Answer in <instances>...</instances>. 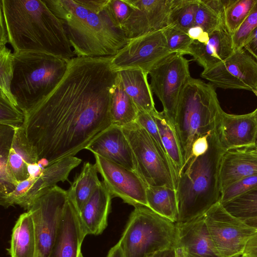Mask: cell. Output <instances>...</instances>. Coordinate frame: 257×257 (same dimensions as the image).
<instances>
[{
	"label": "cell",
	"instance_id": "10",
	"mask_svg": "<svg viewBox=\"0 0 257 257\" xmlns=\"http://www.w3.org/2000/svg\"><path fill=\"white\" fill-rule=\"evenodd\" d=\"M204 221L218 257L242 254L257 229L228 212L218 202L204 214Z\"/></svg>",
	"mask_w": 257,
	"mask_h": 257
},
{
	"label": "cell",
	"instance_id": "49",
	"mask_svg": "<svg viewBox=\"0 0 257 257\" xmlns=\"http://www.w3.org/2000/svg\"><path fill=\"white\" fill-rule=\"evenodd\" d=\"M106 257H124L123 251L118 242L110 249Z\"/></svg>",
	"mask_w": 257,
	"mask_h": 257
},
{
	"label": "cell",
	"instance_id": "22",
	"mask_svg": "<svg viewBox=\"0 0 257 257\" xmlns=\"http://www.w3.org/2000/svg\"><path fill=\"white\" fill-rule=\"evenodd\" d=\"M112 198L102 181L79 212L81 223L87 235H99L106 228Z\"/></svg>",
	"mask_w": 257,
	"mask_h": 257
},
{
	"label": "cell",
	"instance_id": "33",
	"mask_svg": "<svg viewBox=\"0 0 257 257\" xmlns=\"http://www.w3.org/2000/svg\"><path fill=\"white\" fill-rule=\"evenodd\" d=\"M221 203L228 212L242 220L256 216L257 188Z\"/></svg>",
	"mask_w": 257,
	"mask_h": 257
},
{
	"label": "cell",
	"instance_id": "32",
	"mask_svg": "<svg viewBox=\"0 0 257 257\" xmlns=\"http://www.w3.org/2000/svg\"><path fill=\"white\" fill-rule=\"evenodd\" d=\"M199 0H173L170 25H175L187 32L195 25Z\"/></svg>",
	"mask_w": 257,
	"mask_h": 257
},
{
	"label": "cell",
	"instance_id": "31",
	"mask_svg": "<svg viewBox=\"0 0 257 257\" xmlns=\"http://www.w3.org/2000/svg\"><path fill=\"white\" fill-rule=\"evenodd\" d=\"M15 130L14 127L0 124V196L13 192L18 184L11 177L8 166Z\"/></svg>",
	"mask_w": 257,
	"mask_h": 257
},
{
	"label": "cell",
	"instance_id": "36",
	"mask_svg": "<svg viewBox=\"0 0 257 257\" xmlns=\"http://www.w3.org/2000/svg\"><path fill=\"white\" fill-rule=\"evenodd\" d=\"M163 31L168 47L173 53L182 55L188 54L193 40L186 32L172 24L165 28Z\"/></svg>",
	"mask_w": 257,
	"mask_h": 257
},
{
	"label": "cell",
	"instance_id": "24",
	"mask_svg": "<svg viewBox=\"0 0 257 257\" xmlns=\"http://www.w3.org/2000/svg\"><path fill=\"white\" fill-rule=\"evenodd\" d=\"M116 72L125 91L138 110L152 113L157 110L148 80V72L139 69H123Z\"/></svg>",
	"mask_w": 257,
	"mask_h": 257
},
{
	"label": "cell",
	"instance_id": "52",
	"mask_svg": "<svg viewBox=\"0 0 257 257\" xmlns=\"http://www.w3.org/2000/svg\"><path fill=\"white\" fill-rule=\"evenodd\" d=\"M38 165L42 168H46L49 166V162L45 158L40 159L38 162Z\"/></svg>",
	"mask_w": 257,
	"mask_h": 257
},
{
	"label": "cell",
	"instance_id": "6",
	"mask_svg": "<svg viewBox=\"0 0 257 257\" xmlns=\"http://www.w3.org/2000/svg\"><path fill=\"white\" fill-rule=\"evenodd\" d=\"M222 110L214 86L191 77L183 91L175 121L184 168L191 159L193 143L212 132L218 125Z\"/></svg>",
	"mask_w": 257,
	"mask_h": 257
},
{
	"label": "cell",
	"instance_id": "34",
	"mask_svg": "<svg viewBox=\"0 0 257 257\" xmlns=\"http://www.w3.org/2000/svg\"><path fill=\"white\" fill-rule=\"evenodd\" d=\"M256 0H231L225 14L224 24L232 35L247 17Z\"/></svg>",
	"mask_w": 257,
	"mask_h": 257
},
{
	"label": "cell",
	"instance_id": "29",
	"mask_svg": "<svg viewBox=\"0 0 257 257\" xmlns=\"http://www.w3.org/2000/svg\"><path fill=\"white\" fill-rule=\"evenodd\" d=\"M138 109L125 91L117 72L113 87L110 104L112 124L123 126L136 121Z\"/></svg>",
	"mask_w": 257,
	"mask_h": 257
},
{
	"label": "cell",
	"instance_id": "5",
	"mask_svg": "<svg viewBox=\"0 0 257 257\" xmlns=\"http://www.w3.org/2000/svg\"><path fill=\"white\" fill-rule=\"evenodd\" d=\"M69 60L42 52L13 53L11 91L24 113L54 89L65 75Z\"/></svg>",
	"mask_w": 257,
	"mask_h": 257
},
{
	"label": "cell",
	"instance_id": "35",
	"mask_svg": "<svg viewBox=\"0 0 257 257\" xmlns=\"http://www.w3.org/2000/svg\"><path fill=\"white\" fill-rule=\"evenodd\" d=\"M1 97L7 99L18 106L11 91L13 75V53L7 45H0Z\"/></svg>",
	"mask_w": 257,
	"mask_h": 257
},
{
	"label": "cell",
	"instance_id": "47",
	"mask_svg": "<svg viewBox=\"0 0 257 257\" xmlns=\"http://www.w3.org/2000/svg\"><path fill=\"white\" fill-rule=\"evenodd\" d=\"M242 254L246 257H257V232L248 241Z\"/></svg>",
	"mask_w": 257,
	"mask_h": 257
},
{
	"label": "cell",
	"instance_id": "42",
	"mask_svg": "<svg viewBox=\"0 0 257 257\" xmlns=\"http://www.w3.org/2000/svg\"><path fill=\"white\" fill-rule=\"evenodd\" d=\"M108 7L115 21L121 29L132 11L128 0H109Z\"/></svg>",
	"mask_w": 257,
	"mask_h": 257
},
{
	"label": "cell",
	"instance_id": "18",
	"mask_svg": "<svg viewBox=\"0 0 257 257\" xmlns=\"http://www.w3.org/2000/svg\"><path fill=\"white\" fill-rule=\"evenodd\" d=\"M218 133L225 151L254 147L257 137V120L253 112L241 115L228 114L221 111Z\"/></svg>",
	"mask_w": 257,
	"mask_h": 257
},
{
	"label": "cell",
	"instance_id": "3",
	"mask_svg": "<svg viewBox=\"0 0 257 257\" xmlns=\"http://www.w3.org/2000/svg\"><path fill=\"white\" fill-rule=\"evenodd\" d=\"M44 1L62 23L76 57L113 56L129 41L110 13L108 2L94 11L76 0Z\"/></svg>",
	"mask_w": 257,
	"mask_h": 257
},
{
	"label": "cell",
	"instance_id": "17",
	"mask_svg": "<svg viewBox=\"0 0 257 257\" xmlns=\"http://www.w3.org/2000/svg\"><path fill=\"white\" fill-rule=\"evenodd\" d=\"M85 149L138 174L132 149L120 126L111 124L100 133Z\"/></svg>",
	"mask_w": 257,
	"mask_h": 257
},
{
	"label": "cell",
	"instance_id": "16",
	"mask_svg": "<svg viewBox=\"0 0 257 257\" xmlns=\"http://www.w3.org/2000/svg\"><path fill=\"white\" fill-rule=\"evenodd\" d=\"M204 214L187 222L176 223L173 246L176 257H218L205 223Z\"/></svg>",
	"mask_w": 257,
	"mask_h": 257
},
{
	"label": "cell",
	"instance_id": "7",
	"mask_svg": "<svg viewBox=\"0 0 257 257\" xmlns=\"http://www.w3.org/2000/svg\"><path fill=\"white\" fill-rule=\"evenodd\" d=\"M176 223L145 206L132 211L118 241L124 257H151L174 246Z\"/></svg>",
	"mask_w": 257,
	"mask_h": 257
},
{
	"label": "cell",
	"instance_id": "2",
	"mask_svg": "<svg viewBox=\"0 0 257 257\" xmlns=\"http://www.w3.org/2000/svg\"><path fill=\"white\" fill-rule=\"evenodd\" d=\"M0 19L13 53L42 52L68 60L76 57L62 23L44 0H1Z\"/></svg>",
	"mask_w": 257,
	"mask_h": 257
},
{
	"label": "cell",
	"instance_id": "26",
	"mask_svg": "<svg viewBox=\"0 0 257 257\" xmlns=\"http://www.w3.org/2000/svg\"><path fill=\"white\" fill-rule=\"evenodd\" d=\"M11 257H38V245L32 217L28 211L19 216L12 230Z\"/></svg>",
	"mask_w": 257,
	"mask_h": 257
},
{
	"label": "cell",
	"instance_id": "28",
	"mask_svg": "<svg viewBox=\"0 0 257 257\" xmlns=\"http://www.w3.org/2000/svg\"><path fill=\"white\" fill-rule=\"evenodd\" d=\"M98 173L95 164L88 162L85 163L81 172L67 190L68 195L78 212L101 183L102 181L99 180Z\"/></svg>",
	"mask_w": 257,
	"mask_h": 257
},
{
	"label": "cell",
	"instance_id": "14",
	"mask_svg": "<svg viewBox=\"0 0 257 257\" xmlns=\"http://www.w3.org/2000/svg\"><path fill=\"white\" fill-rule=\"evenodd\" d=\"M94 156L98 172L112 198L119 197L134 207H148V185L137 172L99 155Z\"/></svg>",
	"mask_w": 257,
	"mask_h": 257
},
{
	"label": "cell",
	"instance_id": "27",
	"mask_svg": "<svg viewBox=\"0 0 257 257\" xmlns=\"http://www.w3.org/2000/svg\"><path fill=\"white\" fill-rule=\"evenodd\" d=\"M157 123L161 140L172 165L177 181L184 169L181 146L175 126L164 112L157 110L152 112Z\"/></svg>",
	"mask_w": 257,
	"mask_h": 257
},
{
	"label": "cell",
	"instance_id": "4",
	"mask_svg": "<svg viewBox=\"0 0 257 257\" xmlns=\"http://www.w3.org/2000/svg\"><path fill=\"white\" fill-rule=\"evenodd\" d=\"M217 128L208 137V151L190 160L178 180L177 222H187L201 216L220 202L219 166L225 150L220 141Z\"/></svg>",
	"mask_w": 257,
	"mask_h": 257
},
{
	"label": "cell",
	"instance_id": "13",
	"mask_svg": "<svg viewBox=\"0 0 257 257\" xmlns=\"http://www.w3.org/2000/svg\"><path fill=\"white\" fill-rule=\"evenodd\" d=\"M201 76L214 86L247 90L257 96V62L243 48L235 50L224 61L203 70Z\"/></svg>",
	"mask_w": 257,
	"mask_h": 257
},
{
	"label": "cell",
	"instance_id": "12",
	"mask_svg": "<svg viewBox=\"0 0 257 257\" xmlns=\"http://www.w3.org/2000/svg\"><path fill=\"white\" fill-rule=\"evenodd\" d=\"M163 29L130 40L111 56L112 69L115 71L139 69L149 73L154 65L174 53L168 47Z\"/></svg>",
	"mask_w": 257,
	"mask_h": 257
},
{
	"label": "cell",
	"instance_id": "38",
	"mask_svg": "<svg viewBox=\"0 0 257 257\" xmlns=\"http://www.w3.org/2000/svg\"><path fill=\"white\" fill-rule=\"evenodd\" d=\"M25 119L24 113L6 98L0 97V124L17 128Z\"/></svg>",
	"mask_w": 257,
	"mask_h": 257
},
{
	"label": "cell",
	"instance_id": "39",
	"mask_svg": "<svg viewBox=\"0 0 257 257\" xmlns=\"http://www.w3.org/2000/svg\"><path fill=\"white\" fill-rule=\"evenodd\" d=\"M257 27V0L243 22L232 35L234 51L242 48L250 33Z\"/></svg>",
	"mask_w": 257,
	"mask_h": 257
},
{
	"label": "cell",
	"instance_id": "30",
	"mask_svg": "<svg viewBox=\"0 0 257 257\" xmlns=\"http://www.w3.org/2000/svg\"><path fill=\"white\" fill-rule=\"evenodd\" d=\"M148 207L157 214L176 223L178 208L176 190L166 186H148Z\"/></svg>",
	"mask_w": 257,
	"mask_h": 257
},
{
	"label": "cell",
	"instance_id": "50",
	"mask_svg": "<svg viewBox=\"0 0 257 257\" xmlns=\"http://www.w3.org/2000/svg\"><path fill=\"white\" fill-rule=\"evenodd\" d=\"M151 257H176L174 249L173 247L160 251Z\"/></svg>",
	"mask_w": 257,
	"mask_h": 257
},
{
	"label": "cell",
	"instance_id": "21",
	"mask_svg": "<svg viewBox=\"0 0 257 257\" xmlns=\"http://www.w3.org/2000/svg\"><path fill=\"white\" fill-rule=\"evenodd\" d=\"M82 160L75 156L62 159L44 169L43 173L36 178L31 188L16 205L28 210L34 202L59 182L68 180L72 170L76 168Z\"/></svg>",
	"mask_w": 257,
	"mask_h": 257
},
{
	"label": "cell",
	"instance_id": "15",
	"mask_svg": "<svg viewBox=\"0 0 257 257\" xmlns=\"http://www.w3.org/2000/svg\"><path fill=\"white\" fill-rule=\"evenodd\" d=\"M131 13L121 26L130 40L170 25L173 0H128Z\"/></svg>",
	"mask_w": 257,
	"mask_h": 257
},
{
	"label": "cell",
	"instance_id": "41",
	"mask_svg": "<svg viewBox=\"0 0 257 257\" xmlns=\"http://www.w3.org/2000/svg\"><path fill=\"white\" fill-rule=\"evenodd\" d=\"M136 121L148 132L157 144L161 152L168 158L164 148L157 123L152 113L138 110Z\"/></svg>",
	"mask_w": 257,
	"mask_h": 257
},
{
	"label": "cell",
	"instance_id": "54",
	"mask_svg": "<svg viewBox=\"0 0 257 257\" xmlns=\"http://www.w3.org/2000/svg\"><path fill=\"white\" fill-rule=\"evenodd\" d=\"M234 257H246V256H244L243 254H240L237 255Z\"/></svg>",
	"mask_w": 257,
	"mask_h": 257
},
{
	"label": "cell",
	"instance_id": "55",
	"mask_svg": "<svg viewBox=\"0 0 257 257\" xmlns=\"http://www.w3.org/2000/svg\"><path fill=\"white\" fill-rule=\"evenodd\" d=\"M253 148H257V137H256V141H255V145H254V147H253Z\"/></svg>",
	"mask_w": 257,
	"mask_h": 257
},
{
	"label": "cell",
	"instance_id": "56",
	"mask_svg": "<svg viewBox=\"0 0 257 257\" xmlns=\"http://www.w3.org/2000/svg\"><path fill=\"white\" fill-rule=\"evenodd\" d=\"M79 257H83V255H82V254L81 252L80 253L79 255Z\"/></svg>",
	"mask_w": 257,
	"mask_h": 257
},
{
	"label": "cell",
	"instance_id": "1",
	"mask_svg": "<svg viewBox=\"0 0 257 257\" xmlns=\"http://www.w3.org/2000/svg\"><path fill=\"white\" fill-rule=\"evenodd\" d=\"M111 60V56L72 58L54 89L24 113L22 127L39 159H46L50 166L75 156L112 124L117 72Z\"/></svg>",
	"mask_w": 257,
	"mask_h": 257
},
{
	"label": "cell",
	"instance_id": "46",
	"mask_svg": "<svg viewBox=\"0 0 257 257\" xmlns=\"http://www.w3.org/2000/svg\"><path fill=\"white\" fill-rule=\"evenodd\" d=\"M187 33L193 41H197L201 43H207L209 38V34L205 32L201 27L197 26L189 29Z\"/></svg>",
	"mask_w": 257,
	"mask_h": 257
},
{
	"label": "cell",
	"instance_id": "8",
	"mask_svg": "<svg viewBox=\"0 0 257 257\" xmlns=\"http://www.w3.org/2000/svg\"><path fill=\"white\" fill-rule=\"evenodd\" d=\"M121 127L132 149L138 174L146 184L176 190L171 163L148 132L136 121Z\"/></svg>",
	"mask_w": 257,
	"mask_h": 257
},
{
	"label": "cell",
	"instance_id": "40",
	"mask_svg": "<svg viewBox=\"0 0 257 257\" xmlns=\"http://www.w3.org/2000/svg\"><path fill=\"white\" fill-rule=\"evenodd\" d=\"M256 188L257 174L244 178L227 188L221 193L220 202L228 201Z\"/></svg>",
	"mask_w": 257,
	"mask_h": 257
},
{
	"label": "cell",
	"instance_id": "53",
	"mask_svg": "<svg viewBox=\"0 0 257 257\" xmlns=\"http://www.w3.org/2000/svg\"><path fill=\"white\" fill-rule=\"evenodd\" d=\"M253 112L254 113L255 118H256V120H257V108L255 109V110L253 111Z\"/></svg>",
	"mask_w": 257,
	"mask_h": 257
},
{
	"label": "cell",
	"instance_id": "48",
	"mask_svg": "<svg viewBox=\"0 0 257 257\" xmlns=\"http://www.w3.org/2000/svg\"><path fill=\"white\" fill-rule=\"evenodd\" d=\"M45 168H41L38 163L29 164L27 170L29 177L32 178H38L43 173Z\"/></svg>",
	"mask_w": 257,
	"mask_h": 257
},
{
	"label": "cell",
	"instance_id": "19",
	"mask_svg": "<svg viewBox=\"0 0 257 257\" xmlns=\"http://www.w3.org/2000/svg\"><path fill=\"white\" fill-rule=\"evenodd\" d=\"M87 235L74 204L68 195L54 243L48 257H79Z\"/></svg>",
	"mask_w": 257,
	"mask_h": 257
},
{
	"label": "cell",
	"instance_id": "9",
	"mask_svg": "<svg viewBox=\"0 0 257 257\" xmlns=\"http://www.w3.org/2000/svg\"><path fill=\"white\" fill-rule=\"evenodd\" d=\"M149 75L153 93L161 102L163 111L175 126L181 95L191 77L188 60L182 55L172 53L154 65Z\"/></svg>",
	"mask_w": 257,
	"mask_h": 257
},
{
	"label": "cell",
	"instance_id": "25",
	"mask_svg": "<svg viewBox=\"0 0 257 257\" xmlns=\"http://www.w3.org/2000/svg\"><path fill=\"white\" fill-rule=\"evenodd\" d=\"M39 158L29 144L21 126L16 128L9 159L8 169L12 179L18 184L29 177L27 167L37 163Z\"/></svg>",
	"mask_w": 257,
	"mask_h": 257
},
{
	"label": "cell",
	"instance_id": "11",
	"mask_svg": "<svg viewBox=\"0 0 257 257\" xmlns=\"http://www.w3.org/2000/svg\"><path fill=\"white\" fill-rule=\"evenodd\" d=\"M68 193L56 185L38 198L28 210L35 226L38 257H48L68 200Z\"/></svg>",
	"mask_w": 257,
	"mask_h": 257
},
{
	"label": "cell",
	"instance_id": "23",
	"mask_svg": "<svg viewBox=\"0 0 257 257\" xmlns=\"http://www.w3.org/2000/svg\"><path fill=\"white\" fill-rule=\"evenodd\" d=\"M257 174V156L245 150L225 151L219 166L221 194L227 188L240 180Z\"/></svg>",
	"mask_w": 257,
	"mask_h": 257
},
{
	"label": "cell",
	"instance_id": "45",
	"mask_svg": "<svg viewBox=\"0 0 257 257\" xmlns=\"http://www.w3.org/2000/svg\"><path fill=\"white\" fill-rule=\"evenodd\" d=\"M242 48L257 62V27L250 33Z\"/></svg>",
	"mask_w": 257,
	"mask_h": 257
},
{
	"label": "cell",
	"instance_id": "44",
	"mask_svg": "<svg viewBox=\"0 0 257 257\" xmlns=\"http://www.w3.org/2000/svg\"><path fill=\"white\" fill-rule=\"evenodd\" d=\"M231 1L204 0V2L217 14L224 24L225 11Z\"/></svg>",
	"mask_w": 257,
	"mask_h": 257
},
{
	"label": "cell",
	"instance_id": "37",
	"mask_svg": "<svg viewBox=\"0 0 257 257\" xmlns=\"http://www.w3.org/2000/svg\"><path fill=\"white\" fill-rule=\"evenodd\" d=\"M222 25L224 24L220 18L204 0H199L194 26L201 27L205 32L210 34Z\"/></svg>",
	"mask_w": 257,
	"mask_h": 257
},
{
	"label": "cell",
	"instance_id": "51",
	"mask_svg": "<svg viewBox=\"0 0 257 257\" xmlns=\"http://www.w3.org/2000/svg\"><path fill=\"white\" fill-rule=\"evenodd\" d=\"M242 220L248 225L257 229V216Z\"/></svg>",
	"mask_w": 257,
	"mask_h": 257
},
{
	"label": "cell",
	"instance_id": "20",
	"mask_svg": "<svg viewBox=\"0 0 257 257\" xmlns=\"http://www.w3.org/2000/svg\"><path fill=\"white\" fill-rule=\"evenodd\" d=\"M206 43L193 41L188 54L203 68L209 69L228 58L234 51L232 35L222 25L209 34Z\"/></svg>",
	"mask_w": 257,
	"mask_h": 257
},
{
	"label": "cell",
	"instance_id": "43",
	"mask_svg": "<svg viewBox=\"0 0 257 257\" xmlns=\"http://www.w3.org/2000/svg\"><path fill=\"white\" fill-rule=\"evenodd\" d=\"M211 133L200 137L194 141L192 145L190 160L204 154L208 151L209 146L208 137Z\"/></svg>",
	"mask_w": 257,
	"mask_h": 257
}]
</instances>
